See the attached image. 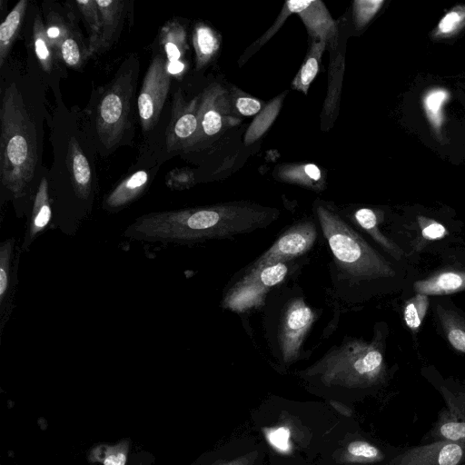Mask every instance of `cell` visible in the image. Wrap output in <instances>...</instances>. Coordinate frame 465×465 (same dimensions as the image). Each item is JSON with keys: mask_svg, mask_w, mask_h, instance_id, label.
<instances>
[{"mask_svg": "<svg viewBox=\"0 0 465 465\" xmlns=\"http://www.w3.org/2000/svg\"><path fill=\"white\" fill-rule=\"evenodd\" d=\"M279 212L246 203L192 208L145 217V235L179 242L224 239L267 227Z\"/></svg>", "mask_w": 465, "mask_h": 465, "instance_id": "obj_1", "label": "cell"}, {"mask_svg": "<svg viewBox=\"0 0 465 465\" xmlns=\"http://www.w3.org/2000/svg\"><path fill=\"white\" fill-rule=\"evenodd\" d=\"M0 118L1 181L15 196H22L35 174L37 145L35 124L15 84L5 91Z\"/></svg>", "mask_w": 465, "mask_h": 465, "instance_id": "obj_2", "label": "cell"}, {"mask_svg": "<svg viewBox=\"0 0 465 465\" xmlns=\"http://www.w3.org/2000/svg\"><path fill=\"white\" fill-rule=\"evenodd\" d=\"M315 213L332 253L338 284L354 286L395 274L390 262L338 213L323 204L316 205Z\"/></svg>", "mask_w": 465, "mask_h": 465, "instance_id": "obj_3", "label": "cell"}, {"mask_svg": "<svg viewBox=\"0 0 465 465\" xmlns=\"http://www.w3.org/2000/svg\"><path fill=\"white\" fill-rule=\"evenodd\" d=\"M305 373L317 376L325 386L367 388L381 381L385 362L375 343L351 340L330 351Z\"/></svg>", "mask_w": 465, "mask_h": 465, "instance_id": "obj_4", "label": "cell"}, {"mask_svg": "<svg viewBox=\"0 0 465 465\" xmlns=\"http://www.w3.org/2000/svg\"><path fill=\"white\" fill-rule=\"evenodd\" d=\"M134 84V68L123 64L98 104L96 131L108 149L118 144L126 128Z\"/></svg>", "mask_w": 465, "mask_h": 465, "instance_id": "obj_5", "label": "cell"}, {"mask_svg": "<svg viewBox=\"0 0 465 465\" xmlns=\"http://www.w3.org/2000/svg\"><path fill=\"white\" fill-rule=\"evenodd\" d=\"M289 262H279L246 271L225 292L223 307L235 312L258 308L262 304L265 295L289 275Z\"/></svg>", "mask_w": 465, "mask_h": 465, "instance_id": "obj_6", "label": "cell"}, {"mask_svg": "<svg viewBox=\"0 0 465 465\" xmlns=\"http://www.w3.org/2000/svg\"><path fill=\"white\" fill-rule=\"evenodd\" d=\"M316 316L302 297L292 298L284 305L277 328V348L284 363L297 360L304 338Z\"/></svg>", "mask_w": 465, "mask_h": 465, "instance_id": "obj_7", "label": "cell"}, {"mask_svg": "<svg viewBox=\"0 0 465 465\" xmlns=\"http://www.w3.org/2000/svg\"><path fill=\"white\" fill-rule=\"evenodd\" d=\"M170 84L167 60L162 54H157L150 63L137 100L139 117L144 132L150 131L157 124Z\"/></svg>", "mask_w": 465, "mask_h": 465, "instance_id": "obj_8", "label": "cell"}, {"mask_svg": "<svg viewBox=\"0 0 465 465\" xmlns=\"http://www.w3.org/2000/svg\"><path fill=\"white\" fill-rule=\"evenodd\" d=\"M317 236V227L312 221H301L286 230L245 272L298 258L312 249Z\"/></svg>", "mask_w": 465, "mask_h": 465, "instance_id": "obj_9", "label": "cell"}, {"mask_svg": "<svg viewBox=\"0 0 465 465\" xmlns=\"http://www.w3.org/2000/svg\"><path fill=\"white\" fill-rule=\"evenodd\" d=\"M235 123L228 94L217 84L208 86L200 96L198 130L190 146L213 138Z\"/></svg>", "mask_w": 465, "mask_h": 465, "instance_id": "obj_10", "label": "cell"}, {"mask_svg": "<svg viewBox=\"0 0 465 465\" xmlns=\"http://www.w3.org/2000/svg\"><path fill=\"white\" fill-rule=\"evenodd\" d=\"M200 96L185 100L180 91L173 96L171 119L166 132L169 150L189 147L198 130Z\"/></svg>", "mask_w": 465, "mask_h": 465, "instance_id": "obj_11", "label": "cell"}, {"mask_svg": "<svg viewBox=\"0 0 465 465\" xmlns=\"http://www.w3.org/2000/svg\"><path fill=\"white\" fill-rule=\"evenodd\" d=\"M393 465H465V448L445 440H435L408 449Z\"/></svg>", "mask_w": 465, "mask_h": 465, "instance_id": "obj_12", "label": "cell"}, {"mask_svg": "<svg viewBox=\"0 0 465 465\" xmlns=\"http://www.w3.org/2000/svg\"><path fill=\"white\" fill-rule=\"evenodd\" d=\"M285 6L297 14L313 41L334 43L337 28L334 20L320 0L287 1Z\"/></svg>", "mask_w": 465, "mask_h": 465, "instance_id": "obj_13", "label": "cell"}, {"mask_svg": "<svg viewBox=\"0 0 465 465\" xmlns=\"http://www.w3.org/2000/svg\"><path fill=\"white\" fill-rule=\"evenodd\" d=\"M66 162L76 194L86 199L91 193V167L88 159L74 137L68 143Z\"/></svg>", "mask_w": 465, "mask_h": 465, "instance_id": "obj_14", "label": "cell"}, {"mask_svg": "<svg viewBox=\"0 0 465 465\" xmlns=\"http://www.w3.org/2000/svg\"><path fill=\"white\" fill-rule=\"evenodd\" d=\"M449 406V409L440 415L430 431V437L435 440H445L465 448V413L452 401Z\"/></svg>", "mask_w": 465, "mask_h": 465, "instance_id": "obj_15", "label": "cell"}, {"mask_svg": "<svg viewBox=\"0 0 465 465\" xmlns=\"http://www.w3.org/2000/svg\"><path fill=\"white\" fill-rule=\"evenodd\" d=\"M102 23L100 51L109 48L115 41L124 15V1L95 0Z\"/></svg>", "mask_w": 465, "mask_h": 465, "instance_id": "obj_16", "label": "cell"}, {"mask_svg": "<svg viewBox=\"0 0 465 465\" xmlns=\"http://www.w3.org/2000/svg\"><path fill=\"white\" fill-rule=\"evenodd\" d=\"M417 293L444 295L465 290V272L449 271L417 281L413 285Z\"/></svg>", "mask_w": 465, "mask_h": 465, "instance_id": "obj_17", "label": "cell"}, {"mask_svg": "<svg viewBox=\"0 0 465 465\" xmlns=\"http://www.w3.org/2000/svg\"><path fill=\"white\" fill-rule=\"evenodd\" d=\"M159 39L167 62L181 61L188 49L183 25L177 20L166 22L161 28Z\"/></svg>", "mask_w": 465, "mask_h": 465, "instance_id": "obj_18", "label": "cell"}, {"mask_svg": "<svg viewBox=\"0 0 465 465\" xmlns=\"http://www.w3.org/2000/svg\"><path fill=\"white\" fill-rule=\"evenodd\" d=\"M148 180L149 174L146 171L134 173L110 193L105 205L108 208H118L129 203L145 189Z\"/></svg>", "mask_w": 465, "mask_h": 465, "instance_id": "obj_19", "label": "cell"}, {"mask_svg": "<svg viewBox=\"0 0 465 465\" xmlns=\"http://www.w3.org/2000/svg\"><path fill=\"white\" fill-rule=\"evenodd\" d=\"M130 447L131 440L128 438L114 443L101 442L89 450L87 460L92 464L125 465Z\"/></svg>", "mask_w": 465, "mask_h": 465, "instance_id": "obj_20", "label": "cell"}, {"mask_svg": "<svg viewBox=\"0 0 465 465\" xmlns=\"http://www.w3.org/2000/svg\"><path fill=\"white\" fill-rule=\"evenodd\" d=\"M26 0H20L6 15L0 25V65L2 66L9 54L11 46L22 25L27 7Z\"/></svg>", "mask_w": 465, "mask_h": 465, "instance_id": "obj_21", "label": "cell"}, {"mask_svg": "<svg viewBox=\"0 0 465 465\" xmlns=\"http://www.w3.org/2000/svg\"><path fill=\"white\" fill-rule=\"evenodd\" d=\"M450 99V93L443 87L428 89L422 96V106L426 118L435 133L440 136L444 123L443 108Z\"/></svg>", "mask_w": 465, "mask_h": 465, "instance_id": "obj_22", "label": "cell"}, {"mask_svg": "<svg viewBox=\"0 0 465 465\" xmlns=\"http://www.w3.org/2000/svg\"><path fill=\"white\" fill-rule=\"evenodd\" d=\"M74 4L87 28L88 56H92L100 51L102 38V23L95 0L75 1Z\"/></svg>", "mask_w": 465, "mask_h": 465, "instance_id": "obj_23", "label": "cell"}, {"mask_svg": "<svg viewBox=\"0 0 465 465\" xmlns=\"http://www.w3.org/2000/svg\"><path fill=\"white\" fill-rule=\"evenodd\" d=\"M193 45L196 55L197 69L205 66L214 56L220 46L215 32L204 24H198L193 33Z\"/></svg>", "mask_w": 465, "mask_h": 465, "instance_id": "obj_24", "label": "cell"}, {"mask_svg": "<svg viewBox=\"0 0 465 465\" xmlns=\"http://www.w3.org/2000/svg\"><path fill=\"white\" fill-rule=\"evenodd\" d=\"M326 45L325 41L312 42L306 59L292 82V88L307 94L311 83L318 74Z\"/></svg>", "mask_w": 465, "mask_h": 465, "instance_id": "obj_25", "label": "cell"}, {"mask_svg": "<svg viewBox=\"0 0 465 465\" xmlns=\"http://www.w3.org/2000/svg\"><path fill=\"white\" fill-rule=\"evenodd\" d=\"M277 175L282 181L307 186L312 189L322 185V173L317 165L312 163L282 166Z\"/></svg>", "mask_w": 465, "mask_h": 465, "instance_id": "obj_26", "label": "cell"}, {"mask_svg": "<svg viewBox=\"0 0 465 465\" xmlns=\"http://www.w3.org/2000/svg\"><path fill=\"white\" fill-rule=\"evenodd\" d=\"M438 318L450 345L465 352V320L451 310L440 305L437 309Z\"/></svg>", "mask_w": 465, "mask_h": 465, "instance_id": "obj_27", "label": "cell"}, {"mask_svg": "<svg viewBox=\"0 0 465 465\" xmlns=\"http://www.w3.org/2000/svg\"><path fill=\"white\" fill-rule=\"evenodd\" d=\"M283 97L284 94L276 97L260 111L246 131L245 144L254 143L269 129L280 112Z\"/></svg>", "mask_w": 465, "mask_h": 465, "instance_id": "obj_28", "label": "cell"}, {"mask_svg": "<svg viewBox=\"0 0 465 465\" xmlns=\"http://www.w3.org/2000/svg\"><path fill=\"white\" fill-rule=\"evenodd\" d=\"M341 460L346 463H374L383 460L384 454L371 442L358 440L347 445Z\"/></svg>", "mask_w": 465, "mask_h": 465, "instance_id": "obj_29", "label": "cell"}, {"mask_svg": "<svg viewBox=\"0 0 465 465\" xmlns=\"http://www.w3.org/2000/svg\"><path fill=\"white\" fill-rule=\"evenodd\" d=\"M59 56L72 68H79L88 56V49L84 47L79 33L69 26V33L61 45Z\"/></svg>", "mask_w": 465, "mask_h": 465, "instance_id": "obj_30", "label": "cell"}, {"mask_svg": "<svg viewBox=\"0 0 465 465\" xmlns=\"http://www.w3.org/2000/svg\"><path fill=\"white\" fill-rule=\"evenodd\" d=\"M463 27H465V5H458L440 20L431 35L434 39L450 38L455 36Z\"/></svg>", "mask_w": 465, "mask_h": 465, "instance_id": "obj_31", "label": "cell"}, {"mask_svg": "<svg viewBox=\"0 0 465 465\" xmlns=\"http://www.w3.org/2000/svg\"><path fill=\"white\" fill-rule=\"evenodd\" d=\"M33 42L42 69L45 72L51 71L54 52L47 38L45 25L38 16L35 17L33 25Z\"/></svg>", "mask_w": 465, "mask_h": 465, "instance_id": "obj_32", "label": "cell"}, {"mask_svg": "<svg viewBox=\"0 0 465 465\" xmlns=\"http://www.w3.org/2000/svg\"><path fill=\"white\" fill-rule=\"evenodd\" d=\"M51 209L48 198V185L45 177L42 178L35 195L31 232H38L49 223Z\"/></svg>", "mask_w": 465, "mask_h": 465, "instance_id": "obj_33", "label": "cell"}, {"mask_svg": "<svg viewBox=\"0 0 465 465\" xmlns=\"http://www.w3.org/2000/svg\"><path fill=\"white\" fill-rule=\"evenodd\" d=\"M356 223L363 228L372 238L391 254L396 255L399 252L395 250L392 243L379 231L378 220L375 212L369 208H361L354 213Z\"/></svg>", "mask_w": 465, "mask_h": 465, "instance_id": "obj_34", "label": "cell"}, {"mask_svg": "<svg viewBox=\"0 0 465 465\" xmlns=\"http://www.w3.org/2000/svg\"><path fill=\"white\" fill-rule=\"evenodd\" d=\"M429 307L427 295L417 293L408 301L404 307L403 318L406 325L412 331L420 328Z\"/></svg>", "mask_w": 465, "mask_h": 465, "instance_id": "obj_35", "label": "cell"}, {"mask_svg": "<svg viewBox=\"0 0 465 465\" xmlns=\"http://www.w3.org/2000/svg\"><path fill=\"white\" fill-rule=\"evenodd\" d=\"M45 32L54 54L59 55L61 45L69 33V26L59 15L52 13L47 17Z\"/></svg>", "mask_w": 465, "mask_h": 465, "instance_id": "obj_36", "label": "cell"}, {"mask_svg": "<svg viewBox=\"0 0 465 465\" xmlns=\"http://www.w3.org/2000/svg\"><path fill=\"white\" fill-rule=\"evenodd\" d=\"M383 0H356L353 2V15L358 29L364 27L378 13Z\"/></svg>", "mask_w": 465, "mask_h": 465, "instance_id": "obj_37", "label": "cell"}, {"mask_svg": "<svg viewBox=\"0 0 465 465\" xmlns=\"http://www.w3.org/2000/svg\"><path fill=\"white\" fill-rule=\"evenodd\" d=\"M11 242H6L1 248V269H0V296L1 302H5L9 289V259L11 252Z\"/></svg>", "mask_w": 465, "mask_h": 465, "instance_id": "obj_38", "label": "cell"}, {"mask_svg": "<svg viewBox=\"0 0 465 465\" xmlns=\"http://www.w3.org/2000/svg\"><path fill=\"white\" fill-rule=\"evenodd\" d=\"M418 220L419 223L422 225L421 235L424 239L438 240L447 234V230L441 223L424 217H419Z\"/></svg>", "mask_w": 465, "mask_h": 465, "instance_id": "obj_39", "label": "cell"}, {"mask_svg": "<svg viewBox=\"0 0 465 465\" xmlns=\"http://www.w3.org/2000/svg\"><path fill=\"white\" fill-rule=\"evenodd\" d=\"M234 105L243 116L254 115L262 110V104L259 100L245 95L238 96L234 101Z\"/></svg>", "mask_w": 465, "mask_h": 465, "instance_id": "obj_40", "label": "cell"}, {"mask_svg": "<svg viewBox=\"0 0 465 465\" xmlns=\"http://www.w3.org/2000/svg\"><path fill=\"white\" fill-rule=\"evenodd\" d=\"M192 180V173L184 169H173L167 175V183L171 187L187 186Z\"/></svg>", "mask_w": 465, "mask_h": 465, "instance_id": "obj_41", "label": "cell"}, {"mask_svg": "<svg viewBox=\"0 0 465 465\" xmlns=\"http://www.w3.org/2000/svg\"><path fill=\"white\" fill-rule=\"evenodd\" d=\"M257 458V452H249L245 455L240 456L238 458L220 462L214 465H253L255 460Z\"/></svg>", "mask_w": 465, "mask_h": 465, "instance_id": "obj_42", "label": "cell"}, {"mask_svg": "<svg viewBox=\"0 0 465 465\" xmlns=\"http://www.w3.org/2000/svg\"><path fill=\"white\" fill-rule=\"evenodd\" d=\"M271 435L272 444L279 447L280 449H285L286 441L289 436L286 429L280 428V430L273 431L272 430Z\"/></svg>", "mask_w": 465, "mask_h": 465, "instance_id": "obj_43", "label": "cell"}, {"mask_svg": "<svg viewBox=\"0 0 465 465\" xmlns=\"http://www.w3.org/2000/svg\"><path fill=\"white\" fill-rule=\"evenodd\" d=\"M330 404L335 411H337L339 413H341L343 416L351 417L352 415V411L347 405H345L338 401L331 400L330 401Z\"/></svg>", "mask_w": 465, "mask_h": 465, "instance_id": "obj_44", "label": "cell"}, {"mask_svg": "<svg viewBox=\"0 0 465 465\" xmlns=\"http://www.w3.org/2000/svg\"><path fill=\"white\" fill-rule=\"evenodd\" d=\"M184 67L185 65L182 61L167 62V70L171 75L183 73Z\"/></svg>", "mask_w": 465, "mask_h": 465, "instance_id": "obj_45", "label": "cell"}]
</instances>
